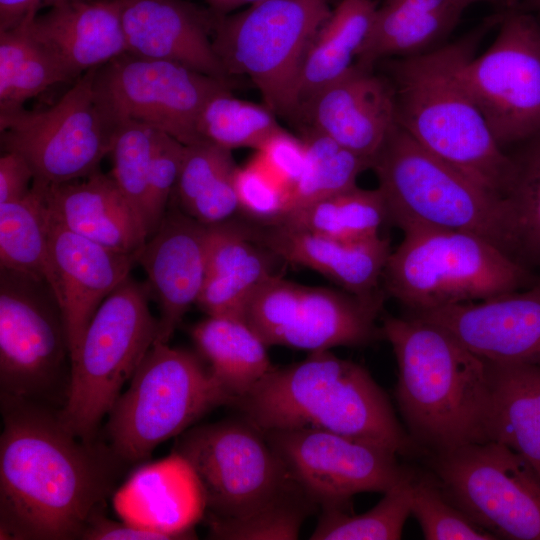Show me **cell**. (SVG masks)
Segmentation results:
<instances>
[{
  "label": "cell",
  "mask_w": 540,
  "mask_h": 540,
  "mask_svg": "<svg viewBox=\"0 0 540 540\" xmlns=\"http://www.w3.org/2000/svg\"><path fill=\"white\" fill-rule=\"evenodd\" d=\"M318 504L305 490L255 514L240 519L205 515L208 538L221 540L297 539L305 519Z\"/></svg>",
  "instance_id": "60d3db41"
},
{
  "label": "cell",
  "mask_w": 540,
  "mask_h": 540,
  "mask_svg": "<svg viewBox=\"0 0 540 540\" xmlns=\"http://www.w3.org/2000/svg\"><path fill=\"white\" fill-rule=\"evenodd\" d=\"M383 301V293L358 296L274 274L253 292L242 318L268 347L313 352L366 345L382 336L376 321Z\"/></svg>",
  "instance_id": "5bb4252c"
},
{
  "label": "cell",
  "mask_w": 540,
  "mask_h": 540,
  "mask_svg": "<svg viewBox=\"0 0 540 540\" xmlns=\"http://www.w3.org/2000/svg\"><path fill=\"white\" fill-rule=\"evenodd\" d=\"M382 337L397 366L396 401L408 434L426 455L490 441L486 360L443 327L385 316Z\"/></svg>",
  "instance_id": "7a4b0ae2"
},
{
  "label": "cell",
  "mask_w": 540,
  "mask_h": 540,
  "mask_svg": "<svg viewBox=\"0 0 540 540\" xmlns=\"http://www.w3.org/2000/svg\"><path fill=\"white\" fill-rule=\"evenodd\" d=\"M490 47L475 57V33L458 63L459 76L502 148L540 131V25L511 11Z\"/></svg>",
  "instance_id": "9a60e30c"
},
{
  "label": "cell",
  "mask_w": 540,
  "mask_h": 540,
  "mask_svg": "<svg viewBox=\"0 0 540 540\" xmlns=\"http://www.w3.org/2000/svg\"><path fill=\"white\" fill-rule=\"evenodd\" d=\"M467 5L464 0H383L357 64L429 52L448 37Z\"/></svg>",
  "instance_id": "83f0119b"
},
{
  "label": "cell",
  "mask_w": 540,
  "mask_h": 540,
  "mask_svg": "<svg viewBox=\"0 0 540 540\" xmlns=\"http://www.w3.org/2000/svg\"><path fill=\"white\" fill-rule=\"evenodd\" d=\"M263 433L294 479L321 508L349 509L354 495L384 493L415 472L401 465L394 451L338 433L313 428Z\"/></svg>",
  "instance_id": "2e32d148"
},
{
  "label": "cell",
  "mask_w": 540,
  "mask_h": 540,
  "mask_svg": "<svg viewBox=\"0 0 540 540\" xmlns=\"http://www.w3.org/2000/svg\"><path fill=\"white\" fill-rule=\"evenodd\" d=\"M371 162L397 125L393 86L355 63L299 108L297 119Z\"/></svg>",
  "instance_id": "ffe728a7"
},
{
  "label": "cell",
  "mask_w": 540,
  "mask_h": 540,
  "mask_svg": "<svg viewBox=\"0 0 540 540\" xmlns=\"http://www.w3.org/2000/svg\"><path fill=\"white\" fill-rule=\"evenodd\" d=\"M209 226L178 206H168L161 223L140 251L139 263L159 306L155 341L168 343L202 292L207 268Z\"/></svg>",
  "instance_id": "44dd1931"
},
{
  "label": "cell",
  "mask_w": 540,
  "mask_h": 540,
  "mask_svg": "<svg viewBox=\"0 0 540 540\" xmlns=\"http://www.w3.org/2000/svg\"><path fill=\"white\" fill-rule=\"evenodd\" d=\"M149 296L147 284L129 275L101 303L71 360L67 398L58 414L83 440L97 439L101 421L157 338Z\"/></svg>",
  "instance_id": "ba28073f"
},
{
  "label": "cell",
  "mask_w": 540,
  "mask_h": 540,
  "mask_svg": "<svg viewBox=\"0 0 540 540\" xmlns=\"http://www.w3.org/2000/svg\"><path fill=\"white\" fill-rule=\"evenodd\" d=\"M232 401L195 354L155 341L108 414V444L128 465L140 463L159 444Z\"/></svg>",
  "instance_id": "52a82bcc"
},
{
  "label": "cell",
  "mask_w": 540,
  "mask_h": 540,
  "mask_svg": "<svg viewBox=\"0 0 540 540\" xmlns=\"http://www.w3.org/2000/svg\"><path fill=\"white\" fill-rule=\"evenodd\" d=\"M414 474L385 491L375 506L361 514H354L345 508L322 507L310 539H400L404 524L411 515Z\"/></svg>",
  "instance_id": "74e56055"
},
{
  "label": "cell",
  "mask_w": 540,
  "mask_h": 540,
  "mask_svg": "<svg viewBox=\"0 0 540 540\" xmlns=\"http://www.w3.org/2000/svg\"><path fill=\"white\" fill-rule=\"evenodd\" d=\"M231 406L263 431L313 428L375 443L398 455L418 450L368 370L329 350L273 367Z\"/></svg>",
  "instance_id": "3957f363"
},
{
  "label": "cell",
  "mask_w": 540,
  "mask_h": 540,
  "mask_svg": "<svg viewBox=\"0 0 540 540\" xmlns=\"http://www.w3.org/2000/svg\"><path fill=\"white\" fill-rule=\"evenodd\" d=\"M70 378L68 333L49 285L1 268V398L60 410Z\"/></svg>",
  "instance_id": "8fae6325"
},
{
  "label": "cell",
  "mask_w": 540,
  "mask_h": 540,
  "mask_svg": "<svg viewBox=\"0 0 540 540\" xmlns=\"http://www.w3.org/2000/svg\"><path fill=\"white\" fill-rule=\"evenodd\" d=\"M250 231L273 255L316 271L345 291L364 297L382 293L379 285L392 252L387 238L345 241L280 224Z\"/></svg>",
  "instance_id": "cb8c5ba5"
},
{
  "label": "cell",
  "mask_w": 540,
  "mask_h": 540,
  "mask_svg": "<svg viewBox=\"0 0 540 540\" xmlns=\"http://www.w3.org/2000/svg\"><path fill=\"white\" fill-rule=\"evenodd\" d=\"M81 539L85 540H171L165 534L128 522L108 519L103 512L95 514L88 523Z\"/></svg>",
  "instance_id": "7dc6e473"
},
{
  "label": "cell",
  "mask_w": 540,
  "mask_h": 540,
  "mask_svg": "<svg viewBox=\"0 0 540 540\" xmlns=\"http://www.w3.org/2000/svg\"><path fill=\"white\" fill-rule=\"evenodd\" d=\"M184 151L183 143L165 132L156 131L145 216L148 238L155 232L168 209L180 173Z\"/></svg>",
  "instance_id": "ee69618b"
},
{
  "label": "cell",
  "mask_w": 540,
  "mask_h": 540,
  "mask_svg": "<svg viewBox=\"0 0 540 540\" xmlns=\"http://www.w3.org/2000/svg\"><path fill=\"white\" fill-rule=\"evenodd\" d=\"M382 281L409 312L480 301L527 288L539 276L486 239L423 225L403 227Z\"/></svg>",
  "instance_id": "5b68a950"
},
{
  "label": "cell",
  "mask_w": 540,
  "mask_h": 540,
  "mask_svg": "<svg viewBox=\"0 0 540 540\" xmlns=\"http://www.w3.org/2000/svg\"><path fill=\"white\" fill-rule=\"evenodd\" d=\"M49 217L42 189L32 182L22 199L0 204V265L45 281Z\"/></svg>",
  "instance_id": "d590c367"
},
{
  "label": "cell",
  "mask_w": 540,
  "mask_h": 540,
  "mask_svg": "<svg viewBox=\"0 0 540 540\" xmlns=\"http://www.w3.org/2000/svg\"><path fill=\"white\" fill-rule=\"evenodd\" d=\"M36 183L49 214L65 228L105 248L139 255L146 230L111 175L97 170L65 183Z\"/></svg>",
  "instance_id": "d4e9b609"
},
{
  "label": "cell",
  "mask_w": 540,
  "mask_h": 540,
  "mask_svg": "<svg viewBox=\"0 0 540 540\" xmlns=\"http://www.w3.org/2000/svg\"><path fill=\"white\" fill-rule=\"evenodd\" d=\"M96 77L121 121L147 124L184 145L201 141L197 123L204 105L231 85L178 62L128 52L99 67Z\"/></svg>",
  "instance_id": "e0dca14e"
},
{
  "label": "cell",
  "mask_w": 540,
  "mask_h": 540,
  "mask_svg": "<svg viewBox=\"0 0 540 540\" xmlns=\"http://www.w3.org/2000/svg\"><path fill=\"white\" fill-rule=\"evenodd\" d=\"M256 151V156L288 191L304 171L306 165L304 141L283 128L270 136Z\"/></svg>",
  "instance_id": "f6af8a7d"
},
{
  "label": "cell",
  "mask_w": 540,
  "mask_h": 540,
  "mask_svg": "<svg viewBox=\"0 0 540 540\" xmlns=\"http://www.w3.org/2000/svg\"><path fill=\"white\" fill-rule=\"evenodd\" d=\"M477 1H495V2H500V3H503L504 5H506L507 7L513 9L516 4L518 3V0H464L465 4L467 5V7Z\"/></svg>",
  "instance_id": "f907efd6"
},
{
  "label": "cell",
  "mask_w": 540,
  "mask_h": 540,
  "mask_svg": "<svg viewBox=\"0 0 540 540\" xmlns=\"http://www.w3.org/2000/svg\"><path fill=\"white\" fill-rule=\"evenodd\" d=\"M173 451L195 470L208 516L245 518L304 490L245 418L192 427L178 435Z\"/></svg>",
  "instance_id": "7c38bea8"
},
{
  "label": "cell",
  "mask_w": 540,
  "mask_h": 540,
  "mask_svg": "<svg viewBox=\"0 0 540 540\" xmlns=\"http://www.w3.org/2000/svg\"><path fill=\"white\" fill-rule=\"evenodd\" d=\"M371 169L388 221L400 229L423 225L469 232L512 257L505 200L428 152L398 123Z\"/></svg>",
  "instance_id": "8992f818"
},
{
  "label": "cell",
  "mask_w": 540,
  "mask_h": 540,
  "mask_svg": "<svg viewBox=\"0 0 540 540\" xmlns=\"http://www.w3.org/2000/svg\"><path fill=\"white\" fill-rule=\"evenodd\" d=\"M34 172L20 154L4 151L0 157V204L24 198L30 191Z\"/></svg>",
  "instance_id": "bcb514c9"
},
{
  "label": "cell",
  "mask_w": 540,
  "mask_h": 540,
  "mask_svg": "<svg viewBox=\"0 0 540 540\" xmlns=\"http://www.w3.org/2000/svg\"><path fill=\"white\" fill-rule=\"evenodd\" d=\"M65 0H0V31L9 29L44 6H55Z\"/></svg>",
  "instance_id": "c3c4849f"
},
{
  "label": "cell",
  "mask_w": 540,
  "mask_h": 540,
  "mask_svg": "<svg viewBox=\"0 0 540 540\" xmlns=\"http://www.w3.org/2000/svg\"><path fill=\"white\" fill-rule=\"evenodd\" d=\"M474 34L418 55L384 61L397 123L424 149L485 189L504 197L510 154L492 134L464 86L458 63Z\"/></svg>",
  "instance_id": "277c9868"
},
{
  "label": "cell",
  "mask_w": 540,
  "mask_h": 540,
  "mask_svg": "<svg viewBox=\"0 0 540 540\" xmlns=\"http://www.w3.org/2000/svg\"><path fill=\"white\" fill-rule=\"evenodd\" d=\"M48 217L45 279L64 318L72 360L97 309L130 275L138 256L105 248Z\"/></svg>",
  "instance_id": "d6986e66"
},
{
  "label": "cell",
  "mask_w": 540,
  "mask_h": 540,
  "mask_svg": "<svg viewBox=\"0 0 540 540\" xmlns=\"http://www.w3.org/2000/svg\"><path fill=\"white\" fill-rule=\"evenodd\" d=\"M30 16L0 31V114L19 110L47 88L72 80L58 58L30 31Z\"/></svg>",
  "instance_id": "d6a6232c"
},
{
  "label": "cell",
  "mask_w": 540,
  "mask_h": 540,
  "mask_svg": "<svg viewBox=\"0 0 540 540\" xmlns=\"http://www.w3.org/2000/svg\"><path fill=\"white\" fill-rule=\"evenodd\" d=\"M387 221L380 190L357 185L290 211L277 224L339 240L360 241L379 236Z\"/></svg>",
  "instance_id": "836d02e7"
},
{
  "label": "cell",
  "mask_w": 540,
  "mask_h": 540,
  "mask_svg": "<svg viewBox=\"0 0 540 540\" xmlns=\"http://www.w3.org/2000/svg\"><path fill=\"white\" fill-rule=\"evenodd\" d=\"M413 515L427 540H496L446 497L431 474L413 477Z\"/></svg>",
  "instance_id": "b9f144b4"
},
{
  "label": "cell",
  "mask_w": 540,
  "mask_h": 540,
  "mask_svg": "<svg viewBox=\"0 0 540 540\" xmlns=\"http://www.w3.org/2000/svg\"><path fill=\"white\" fill-rule=\"evenodd\" d=\"M408 315L443 327L485 360L540 365V277L527 288Z\"/></svg>",
  "instance_id": "ac0fdd59"
},
{
  "label": "cell",
  "mask_w": 540,
  "mask_h": 540,
  "mask_svg": "<svg viewBox=\"0 0 540 540\" xmlns=\"http://www.w3.org/2000/svg\"><path fill=\"white\" fill-rule=\"evenodd\" d=\"M235 190L239 210L262 225L277 224L288 206V189L255 155L246 165L237 168Z\"/></svg>",
  "instance_id": "7bdbcfd3"
},
{
  "label": "cell",
  "mask_w": 540,
  "mask_h": 540,
  "mask_svg": "<svg viewBox=\"0 0 540 540\" xmlns=\"http://www.w3.org/2000/svg\"><path fill=\"white\" fill-rule=\"evenodd\" d=\"M270 253L249 227L231 220L209 226L206 277L196 304L208 316L242 318L253 292L274 275Z\"/></svg>",
  "instance_id": "4316f807"
},
{
  "label": "cell",
  "mask_w": 540,
  "mask_h": 540,
  "mask_svg": "<svg viewBox=\"0 0 540 540\" xmlns=\"http://www.w3.org/2000/svg\"><path fill=\"white\" fill-rule=\"evenodd\" d=\"M210 9L217 14H228L244 5H252L265 0H205Z\"/></svg>",
  "instance_id": "681fc988"
},
{
  "label": "cell",
  "mask_w": 540,
  "mask_h": 540,
  "mask_svg": "<svg viewBox=\"0 0 540 540\" xmlns=\"http://www.w3.org/2000/svg\"><path fill=\"white\" fill-rule=\"evenodd\" d=\"M526 1L533 9H536L537 11L540 12V0H526Z\"/></svg>",
  "instance_id": "816d5d0a"
},
{
  "label": "cell",
  "mask_w": 540,
  "mask_h": 540,
  "mask_svg": "<svg viewBox=\"0 0 540 540\" xmlns=\"http://www.w3.org/2000/svg\"><path fill=\"white\" fill-rule=\"evenodd\" d=\"M113 506L125 522L173 539H190L207 511L203 486L191 466L173 451L138 467L114 492Z\"/></svg>",
  "instance_id": "603a6c76"
},
{
  "label": "cell",
  "mask_w": 540,
  "mask_h": 540,
  "mask_svg": "<svg viewBox=\"0 0 540 540\" xmlns=\"http://www.w3.org/2000/svg\"><path fill=\"white\" fill-rule=\"evenodd\" d=\"M190 335L212 375L233 401L274 367L268 346L240 317L208 316L191 327Z\"/></svg>",
  "instance_id": "4dcf8cb0"
},
{
  "label": "cell",
  "mask_w": 540,
  "mask_h": 540,
  "mask_svg": "<svg viewBox=\"0 0 540 540\" xmlns=\"http://www.w3.org/2000/svg\"><path fill=\"white\" fill-rule=\"evenodd\" d=\"M90 69L50 108L0 114L4 151L22 155L34 180L51 185L86 177L109 154L122 122Z\"/></svg>",
  "instance_id": "30bf717a"
},
{
  "label": "cell",
  "mask_w": 540,
  "mask_h": 540,
  "mask_svg": "<svg viewBox=\"0 0 540 540\" xmlns=\"http://www.w3.org/2000/svg\"><path fill=\"white\" fill-rule=\"evenodd\" d=\"M276 114L265 104L236 98L230 89L213 95L204 105L197 123L201 140L229 150H258L274 133L282 129Z\"/></svg>",
  "instance_id": "f35d334b"
},
{
  "label": "cell",
  "mask_w": 540,
  "mask_h": 540,
  "mask_svg": "<svg viewBox=\"0 0 540 540\" xmlns=\"http://www.w3.org/2000/svg\"><path fill=\"white\" fill-rule=\"evenodd\" d=\"M303 132L306 165L298 181L289 190L285 215L357 186L359 175L372 166L369 159L352 152L316 130L305 127Z\"/></svg>",
  "instance_id": "8d00e7d4"
},
{
  "label": "cell",
  "mask_w": 540,
  "mask_h": 540,
  "mask_svg": "<svg viewBox=\"0 0 540 540\" xmlns=\"http://www.w3.org/2000/svg\"><path fill=\"white\" fill-rule=\"evenodd\" d=\"M231 150L207 140L185 145L176 183L178 207L211 226L231 220L239 210Z\"/></svg>",
  "instance_id": "1f68e13d"
},
{
  "label": "cell",
  "mask_w": 540,
  "mask_h": 540,
  "mask_svg": "<svg viewBox=\"0 0 540 540\" xmlns=\"http://www.w3.org/2000/svg\"><path fill=\"white\" fill-rule=\"evenodd\" d=\"M446 497L497 539L540 540V476L510 447L487 441L429 454Z\"/></svg>",
  "instance_id": "4fadbf2b"
},
{
  "label": "cell",
  "mask_w": 540,
  "mask_h": 540,
  "mask_svg": "<svg viewBox=\"0 0 540 540\" xmlns=\"http://www.w3.org/2000/svg\"><path fill=\"white\" fill-rule=\"evenodd\" d=\"M377 7L375 0H341L331 11L299 71L295 91L298 111L312 95L352 68L369 35Z\"/></svg>",
  "instance_id": "f546056e"
},
{
  "label": "cell",
  "mask_w": 540,
  "mask_h": 540,
  "mask_svg": "<svg viewBox=\"0 0 540 540\" xmlns=\"http://www.w3.org/2000/svg\"><path fill=\"white\" fill-rule=\"evenodd\" d=\"M331 13L328 0H265L217 14L213 48L228 75H247L276 115L296 118L305 54Z\"/></svg>",
  "instance_id": "9c48e42d"
},
{
  "label": "cell",
  "mask_w": 540,
  "mask_h": 540,
  "mask_svg": "<svg viewBox=\"0 0 540 540\" xmlns=\"http://www.w3.org/2000/svg\"><path fill=\"white\" fill-rule=\"evenodd\" d=\"M490 441L522 455L540 476V365L486 360Z\"/></svg>",
  "instance_id": "f1b7e54d"
},
{
  "label": "cell",
  "mask_w": 540,
  "mask_h": 540,
  "mask_svg": "<svg viewBox=\"0 0 540 540\" xmlns=\"http://www.w3.org/2000/svg\"><path fill=\"white\" fill-rule=\"evenodd\" d=\"M513 171L505 200L512 257L540 277V131L510 154Z\"/></svg>",
  "instance_id": "e575fe53"
},
{
  "label": "cell",
  "mask_w": 540,
  "mask_h": 540,
  "mask_svg": "<svg viewBox=\"0 0 540 540\" xmlns=\"http://www.w3.org/2000/svg\"><path fill=\"white\" fill-rule=\"evenodd\" d=\"M29 29L72 80L127 52L120 0H65L30 16Z\"/></svg>",
  "instance_id": "484cf974"
},
{
  "label": "cell",
  "mask_w": 540,
  "mask_h": 540,
  "mask_svg": "<svg viewBox=\"0 0 540 540\" xmlns=\"http://www.w3.org/2000/svg\"><path fill=\"white\" fill-rule=\"evenodd\" d=\"M0 538L81 539L129 466L70 432L58 409L1 398Z\"/></svg>",
  "instance_id": "6da1fadb"
},
{
  "label": "cell",
  "mask_w": 540,
  "mask_h": 540,
  "mask_svg": "<svg viewBox=\"0 0 540 540\" xmlns=\"http://www.w3.org/2000/svg\"><path fill=\"white\" fill-rule=\"evenodd\" d=\"M127 52L174 61L231 84L210 35L217 13L185 0H120Z\"/></svg>",
  "instance_id": "7402d4cb"
},
{
  "label": "cell",
  "mask_w": 540,
  "mask_h": 540,
  "mask_svg": "<svg viewBox=\"0 0 540 540\" xmlns=\"http://www.w3.org/2000/svg\"><path fill=\"white\" fill-rule=\"evenodd\" d=\"M156 131L157 129L147 124L123 120L115 133L109 152L112 161L110 175L140 217L144 228Z\"/></svg>",
  "instance_id": "ab89813d"
}]
</instances>
